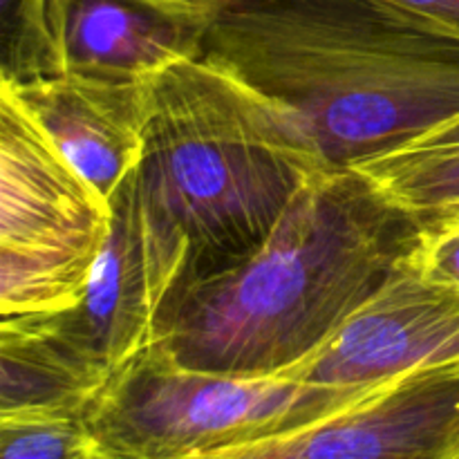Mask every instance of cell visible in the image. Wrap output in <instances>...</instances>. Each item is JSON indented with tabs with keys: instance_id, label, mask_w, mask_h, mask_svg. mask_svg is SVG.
Wrapping results in <instances>:
<instances>
[{
	"instance_id": "11",
	"label": "cell",
	"mask_w": 459,
	"mask_h": 459,
	"mask_svg": "<svg viewBox=\"0 0 459 459\" xmlns=\"http://www.w3.org/2000/svg\"><path fill=\"white\" fill-rule=\"evenodd\" d=\"M108 379L58 339L43 314L3 318L0 417H83Z\"/></svg>"
},
{
	"instance_id": "2",
	"label": "cell",
	"mask_w": 459,
	"mask_h": 459,
	"mask_svg": "<svg viewBox=\"0 0 459 459\" xmlns=\"http://www.w3.org/2000/svg\"><path fill=\"white\" fill-rule=\"evenodd\" d=\"M420 238L366 175L327 169L249 255L170 300L155 343L195 370L278 377L321 348Z\"/></svg>"
},
{
	"instance_id": "13",
	"label": "cell",
	"mask_w": 459,
	"mask_h": 459,
	"mask_svg": "<svg viewBox=\"0 0 459 459\" xmlns=\"http://www.w3.org/2000/svg\"><path fill=\"white\" fill-rule=\"evenodd\" d=\"M0 459H117L83 417H0Z\"/></svg>"
},
{
	"instance_id": "8",
	"label": "cell",
	"mask_w": 459,
	"mask_h": 459,
	"mask_svg": "<svg viewBox=\"0 0 459 459\" xmlns=\"http://www.w3.org/2000/svg\"><path fill=\"white\" fill-rule=\"evenodd\" d=\"M110 202L0 92V260H97Z\"/></svg>"
},
{
	"instance_id": "5",
	"label": "cell",
	"mask_w": 459,
	"mask_h": 459,
	"mask_svg": "<svg viewBox=\"0 0 459 459\" xmlns=\"http://www.w3.org/2000/svg\"><path fill=\"white\" fill-rule=\"evenodd\" d=\"M188 240L152 204L139 166L110 200L106 240L79 305L43 314L58 339L108 377L155 345L188 272Z\"/></svg>"
},
{
	"instance_id": "10",
	"label": "cell",
	"mask_w": 459,
	"mask_h": 459,
	"mask_svg": "<svg viewBox=\"0 0 459 459\" xmlns=\"http://www.w3.org/2000/svg\"><path fill=\"white\" fill-rule=\"evenodd\" d=\"M211 18L175 0H52L54 74L148 81L202 56Z\"/></svg>"
},
{
	"instance_id": "4",
	"label": "cell",
	"mask_w": 459,
	"mask_h": 459,
	"mask_svg": "<svg viewBox=\"0 0 459 459\" xmlns=\"http://www.w3.org/2000/svg\"><path fill=\"white\" fill-rule=\"evenodd\" d=\"M370 390L195 370L155 343L112 372L83 420L117 459H188L300 429Z\"/></svg>"
},
{
	"instance_id": "1",
	"label": "cell",
	"mask_w": 459,
	"mask_h": 459,
	"mask_svg": "<svg viewBox=\"0 0 459 459\" xmlns=\"http://www.w3.org/2000/svg\"><path fill=\"white\" fill-rule=\"evenodd\" d=\"M202 56L294 112L332 169L459 115V34L388 0H231Z\"/></svg>"
},
{
	"instance_id": "17",
	"label": "cell",
	"mask_w": 459,
	"mask_h": 459,
	"mask_svg": "<svg viewBox=\"0 0 459 459\" xmlns=\"http://www.w3.org/2000/svg\"><path fill=\"white\" fill-rule=\"evenodd\" d=\"M175 3H182L186 4V7L197 9V12H204L209 13V16H215V13H218L222 7H227L231 0H175Z\"/></svg>"
},
{
	"instance_id": "6",
	"label": "cell",
	"mask_w": 459,
	"mask_h": 459,
	"mask_svg": "<svg viewBox=\"0 0 459 459\" xmlns=\"http://www.w3.org/2000/svg\"><path fill=\"white\" fill-rule=\"evenodd\" d=\"M459 366V294L417 269L412 255L309 357L278 377L370 390Z\"/></svg>"
},
{
	"instance_id": "14",
	"label": "cell",
	"mask_w": 459,
	"mask_h": 459,
	"mask_svg": "<svg viewBox=\"0 0 459 459\" xmlns=\"http://www.w3.org/2000/svg\"><path fill=\"white\" fill-rule=\"evenodd\" d=\"M52 0H0L3 81L52 76Z\"/></svg>"
},
{
	"instance_id": "7",
	"label": "cell",
	"mask_w": 459,
	"mask_h": 459,
	"mask_svg": "<svg viewBox=\"0 0 459 459\" xmlns=\"http://www.w3.org/2000/svg\"><path fill=\"white\" fill-rule=\"evenodd\" d=\"M188 459H459V366L412 372L312 424Z\"/></svg>"
},
{
	"instance_id": "12",
	"label": "cell",
	"mask_w": 459,
	"mask_h": 459,
	"mask_svg": "<svg viewBox=\"0 0 459 459\" xmlns=\"http://www.w3.org/2000/svg\"><path fill=\"white\" fill-rule=\"evenodd\" d=\"M352 169L366 175L424 236L459 227V115Z\"/></svg>"
},
{
	"instance_id": "3",
	"label": "cell",
	"mask_w": 459,
	"mask_h": 459,
	"mask_svg": "<svg viewBox=\"0 0 459 459\" xmlns=\"http://www.w3.org/2000/svg\"><path fill=\"white\" fill-rule=\"evenodd\" d=\"M327 169L294 112L211 58L151 79L139 178L188 240L182 290L249 255Z\"/></svg>"
},
{
	"instance_id": "15",
	"label": "cell",
	"mask_w": 459,
	"mask_h": 459,
	"mask_svg": "<svg viewBox=\"0 0 459 459\" xmlns=\"http://www.w3.org/2000/svg\"><path fill=\"white\" fill-rule=\"evenodd\" d=\"M412 263L426 278L459 294V227L429 236L421 233Z\"/></svg>"
},
{
	"instance_id": "16",
	"label": "cell",
	"mask_w": 459,
	"mask_h": 459,
	"mask_svg": "<svg viewBox=\"0 0 459 459\" xmlns=\"http://www.w3.org/2000/svg\"><path fill=\"white\" fill-rule=\"evenodd\" d=\"M388 3L430 18L459 34V0H388Z\"/></svg>"
},
{
	"instance_id": "9",
	"label": "cell",
	"mask_w": 459,
	"mask_h": 459,
	"mask_svg": "<svg viewBox=\"0 0 459 459\" xmlns=\"http://www.w3.org/2000/svg\"><path fill=\"white\" fill-rule=\"evenodd\" d=\"M30 119L106 202L142 164L151 115V79L65 74L3 81Z\"/></svg>"
}]
</instances>
